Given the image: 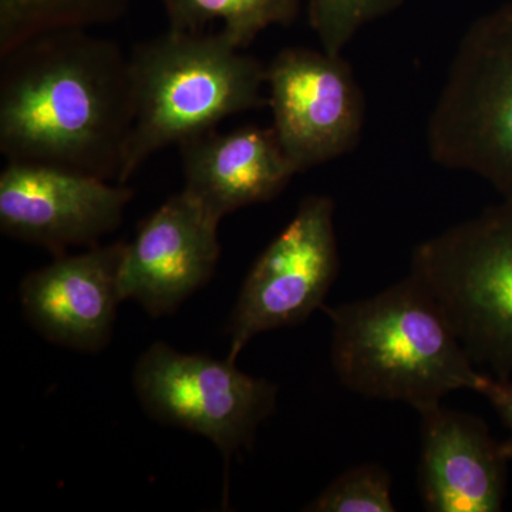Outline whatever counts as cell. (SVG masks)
<instances>
[{
  "instance_id": "obj_10",
  "label": "cell",
  "mask_w": 512,
  "mask_h": 512,
  "mask_svg": "<svg viewBox=\"0 0 512 512\" xmlns=\"http://www.w3.org/2000/svg\"><path fill=\"white\" fill-rule=\"evenodd\" d=\"M221 217L188 191L168 198L126 244L120 286L153 318L171 315L211 281L221 256Z\"/></svg>"
},
{
  "instance_id": "obj_13",
  "label": "cell",
  "mask_w": 512,
  "mask_h": 512,
  "mask_svg": "<svg viewBox=\"0 0 512 512\" xmlns=\"http://www.w3.org/2000/svg\"><path fill=\"white\" fill-rule=\"evenodd\" d=\"M185 187L218 217L278 197L295 168L272 127H239L181 144Z\"/></svg>"
},
{
  "instance_id": "obj_6",
  "label": "cell",
  "mask_w": 512,
  "mask_h": 512,
  "mask_svg": "<svg viewBox=\"0 0 512 512\" xmlns=\"http://www.w3.org/2000/svg\"><path fill=\"white\" fill-rule=\"evenodd\" d=\"M144 412L161 424L200 434L225 463L251 447L259 426L275 412L278 384L241 372L234 360L151 345L133 372Z\"/></svg>"
},
{
  "instance_id": "obj_4",
  "label": "cell",
  "mask_w": 512,
  "mask_h": 512,
  "mask_svg": "<svg viewBox=\"0 0 512 512\" xmlns=\"http://www.w3.org/2000/svg\"><path fill=\"white\" fill-rule=\"evenodd\" d=\"M431 160L512 201V2L466 30L427 123Z\"/></svg>"
},
{
  "instance_id": "obj_1",
  "label": "cell",
  "mask_w": 512,
  "mask_h": 512,
  "mask_svg": "<svg viewBox=\"0 0 512 512\" xmlns=\"http://www.w3.org/2000/svg\"><path fill=\"white\" fill-rule=\"evenodd\" d=\"M134 100L130 64L84 30L36 37L2 57L0 151L119 183Z\"/></svg>"
},
{
  "instance_id": "obj_5",
  "label": "cell",
  "mask_w": 512,
  "mask_h": 512,
  "mask_svg": "<svg viewBox=\"0 0 512 512\" xmlns=\"http://www.w3.org/2000/svg\"><path fill=\"white\" fill-rule=\"evenodd\" d=\"M410 274L433 293L468 355L512 379V201L417 245Z\"/></svg>"
},
{
  "instance_id": "obj_9",
  "label": "cell",
  "mask_w": 512,
  "mask_h": 512,
  "mask_svg": "<svg viewBox=\"0 0 512 512\" xmlns=\"http://www.w3.org/2000/svg\"><path fill=\"white\" fill-rule=\"evenodd\" d=\"M133 198L126 184L55 167L8 161L0 174V229L63 255L96 247L119 228Z\"/></svg>"
},
{
  "instance_id": "obj_15",
  "label": "cell",
  "mask_w": 512,
  "mask_h": 512,
  "mask_svg": "<svg viewBox=\"0 0 512 512\" xmlns=\"http://www.w3.org/2000/svg\"><path fill=\"white\" fill-rule=\"evenodd\" d=\"M128 0H0V57L36 37L119 19Z\"/></svg>"
},
{
  "instance_id": "obj_16",
  "label": "cell",
  "mask_w": 512,
  "mask_h": 512,
  "mask_svg": "<svg viewBox=\"0 0 512 512\" xmlns=\"http://www.w3.org/2000/svg\"><path fill=\"white\" fill-rule=\"evenodd\" d=\"M403 3L404 0H311L309 23L322 50L340 56L360 30L396 12Z\"/></svg>"
},
{
  "instance_id": "obj_14",
  "label": "cell",
  "mask_w": 512,
  "mask_h": 512,
  "mask_svg": "<svg viewBox=\"0 0 512 512\" xmlns=\"http://www.w3.org/2000/svg\"><path fill=\"white\" fill-rule=\"evenodd\" d=\"M170 29L204 32L221 23V32L239 49L251 45L271 26L298 18L301 0H161Z\"/></svg>"
},
{
  "instance_id": "obj_11",
  "label": "cell",
  "mask_w": 512,
  "mask_h": 512,
  "mask_svg": "<svg viewBox=\"0 0 512 512\" xmlns=\"http://www.w3.org/2000/svg\"><path fill=\"white\" fill-rule=\"evenodd\" d=\"M126 242L92 247L77 255H57L52 264L25 276L20 305L49 342L96 353L109 345L117 308Z\"/></svg>"
},
{
  "instance_id": "obj_7",
  "label": "cell",
  "mask_w": 512,
  "mask_h": 512,
  "mask_svg": "<svg viewBox=\"0 0 512 512\" xmlns=\"http://www.w3.org/2000/svg\"><path fill=\"white\" fill-rule=\"evenodd\" d=\"M335 201L311 195L249 269L228 323V359L256 336L305 322L338 279Z\"/></svg>"
},
{
  "instance_id": "obj_17",
  "label": "cell",
  "mask_w": 512,
  "mask_h": 512,
  "mask_svg": "<svg viewBox=\"0 0 512 512\" xmlns=\"http://www.w3.org/2000/svg\"><path fill=\"white\" fill-rule=\"evenodd\" d=\"M305 511L394 512L392 476L377 464H359L332 481Z\"/></svg>"
},
{
  "instance_id": "obj_18",
  "label": "cell",
  "mask_w": 512,
  "mask_h": 512,
  "mask_svg": "<svg viewBox=\"0 0 512 512\" xmlns=\"http://www.w3.org/2000/svg\"><path fill=\"white\" fill-rule=\"evenodd\" d=\"M474 392L487 399L495 413L503 420L505 429L510 433L507 444L512 456V380L498 379L491 373L483 372Z\"/></svg>"
},
{
  "instance_id": "obj_2",
  "label": "cell",
  "mask_w": 512,
  "mask_h": 512,
  "mask_svg": "<svg viewBox=\"0 0 512 512\" xmlns=\"http://www.w3.org/2000/svg\"><path fill=\"white\" fill-rule=\"evenodd\" d=\"M325 311L333 370L366 399L409 404L417 413L457 390L474 392L478 372L446 313L416 276Z\"/></svg>"
},
{
  "instance_id": "obj_8",
  "label": "cell",
  "mask_w": 512,
  "mask_h": 512,
  "mask_svg": "<svg viewBox=\"0 0 512 512\" xmlns=\"http://www.w3.org/2000/svg\"><path fill=\"white\" fill-rule=\"evenodd\" d=\"M272 128L296 173L350 153L365 123V101L342 55L282 50L266 69Z\"/></svg>"
},
{
  "instance_id": "obj_12",
  "label": "cell",
  "mask_w": 512,
  "mask_h": 512,
  "mask_svg": "<svg viewBox=\"0 0 512 512\" xmlns=\"http://www.w3.org/2000/svg\"><path fill=\"white\" fill-rule=\"evenodd\" d=\"M419 490L430 512H498L507 494V441L480 417L437 406L420 413Z\"/></svg>"
},
{
  "instance_id": "obj_3",
  "label": "cell",
  "mask_w": 512,
  "mask_h": 512,
  "mask_svg": "<svg viewBox=\"0 0 512 512\" xmlns=\"http://www.w3.org/2000/svg\"><path fill=\"white\" fill-rule=\"evenodd\" d=\"M241 50L221 30L174 29L134 50L128 59L134 116L120 184L164 147L264 106L266 69Z\"/></svg>"
}]
</instances>
